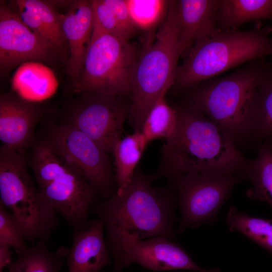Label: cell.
I'll list each match as a JSON object with an SVG mask.
<instances>
[{
    "label": "cell",
    "mask_w": 272,
    "mask_h": 272,
    "mask_svg": "<svg viewBox=\"0 0 272 272\" xmlns=\"http://www.w3.org/2000/svg\"><path fill=\"white\" fill-rule=\"evenodd\" d=\"M265 62L253 60L227 76L200 82L182 93V102L209 118L236 146L250 138L248 110Z\"/></svg>",
    "instance_id": "obj_3"
},
{
    "label": "cell",
    "mask_w": 272,
    "mask_h": 272,
    "mask_svg": "<svg viewBox=\"0 0 272 272\" xmlns=\"http://www.w3.org/2000/svg\"><path fill=\"white\" fill-rule=\"evenodd\" d=\"M152 181L137 167L123 190L95 208L106 230V242L114 263L139 241L173 236L176 194L172 189L154 186Z\"/></svg>",
    "instance_id": "obj_1"
},
{
    "label": "cell",
    "mask_w": 272,
    "mask_h": 272,
    "mask_svg": "<svg viewBox=\"0 0 272 272\" xmlns=\"http://www.w3.org/2000/svg\"><path fill=\"white\" fill-rule=\"evenodd\" d=\"M244 179L232 173L194 171L169 179L171 189L176 192L181 212L176 232L215 222L233 187Z\"/></svg>",
    "instance_id": "obj_9"
},
{
    "label": "cell",
    "mask_w": 272,
    "mask_h": 272,
    "mask_svg": "<svg viewBox=\"0 0 272 272\" xmlns=\"http://www.w3.org/2000/svg\"><path fill=\"white\" fill-rule=\"evenodd\" d=\"M132 22L139 30L152 31L165 19L170 1L126 0Z\"/></svg>",
    "instance_id": "obj_27"
},
{
    "label": "cell",
    "mask_w": 272,
    "mask_h": 272,
    "mask_svg": "<svg viewBox=\"0 0 272 272\" xmlns=\"http://www.w3.org/2000/svg\"><path fill=\"white\" fill-rule=\"evenodd\" d=\"M257 155L245 174L251 187L245 191L246 197L267 202L272 208V147L270 139L257 144Z\"/></svg>",
    "instance_id": "obj_23"
},
{
    "label": "cell",
    "mask_w": 272,
    "mask_h": 272,
    "mask_svg": "<svg viewBox=\"0 0 272 272\" xmlns=\"http://www.w3.org/2000/svg\"><path fill=\"white\" fill-rule=\"evenodd\" d=\"M26 241L20 222L0 202V244L13 247L18 253L27 248Z\"/></svg>",
    "instance_id": "obj_28"
},
{
    "label": "cell",
    "mask_w": 272,
    "mask_h": 272,
    "mask_svg": "<svg viewBox=\"0 0 272 272\" xmlns=\"http://www.w3.org/2000/svg\"><path fill=\"white\" fill-rule=\"evenodd\" d=\"M221 0L171 1L177 28L181 55L196 43L217 30V19Z\"/></svg>",
    "instance_id": "obj_15"
},
{
    "label": "cell",
    "mask_w": 272,
    "mask_h": 272,
    "mask_svg": "<svg viewBox=\"0 0 272 272\" xmlns=\"http://www.w3.org/2000/svg\"><path fill=\"white\" fill-rule=\"evenodd\" d=\"M37 103L14 92L0 97V140L3 145L23 154L33 142L35 125L43 113Z\"/></svg>",
    "instance_id": "obj_14"
},
{
    "label": "cell",
    "mask_w": 272,
    "mask_h": 272,
    "mask_svg": "<svg viewBox=\"0 0 272 272\" xmlns=\"http://www.w3.org/2000/svg\"><path fill=\"white\" fill-rule=\"evenodd\" d=\"M69 250L61 246L50 251L46 241L39 240L17 253L16 259L8 266V272H60Z\"/></svg>",
    "instance_id": "obj_22"
},
{
    "label": "cell",
    "mask_w": 272,
    "mask_h": 272,
    "mask_svg": "<svg viewBox=\"0 0 272 272\" xmlns=\"http://www.w3.org/2000/svg\"><path fill=\"white\" fill-rule=\"evenodd\" d=\"M130 108L129 96L79 95L69 105L64 122L80 130L107 153L113 155L121 139Z\"/></svg>",
    "instance_id": "obj_10"
},
{
    "label": "cell",
    "mask_w": 272,
    "mask_h": 272,
    "mask_svg": "<svg viewBox=\"0 0 272 272\" xmlns=\"http://www.w3.org/2000/svg\"><path fill=\"white\" fill-rule=\"evenodd\" d=\"M250 139L257 144L272 138V62H265L248 113Z\"/></svg>",
    "instance_id": "obj_20"
},
{
    "label": "cell",
    "mask_w": 272,
    "mask_h": 272,
    "mask_svg": "<svg viewBox=\"0 0 272 272\" xmlns=\"http://www.w3.org/2000/svg\"><path fill=\"white\" fill-rule=\"evenodd\" d=\"M270 144L272 147V138L270 139Z\"/></svg>",
    "instance_id": "obj_31"
},
{
    "label": "cell",
    "mask_w": 272,
    "mask_h": 272,
    "mask_svg": "<svg viewBox=\"0 0 272 272\" xmlns=\"http://www.w3.org/2000/svg\"><path fill=\"white\" fill-rule=\"evenodd\" d=\"M272 18V0H221L217 28L238 29L251 21Z\"/></svg>",
    "instance_id": "obj_21"
},
{
    "label": "cell",
    "mask_w": 272,
    "mask_h": 272,
    "mask_svg": "<svg viewBox=\"0 0 272 272\" xmlns=\"http://www.w3.org/2000/svg\"><path fill=\"white\" fill-rule=\"evenodd\" d=\"M181 56L177 28L170 1L167 17L154 39L146 43L133 71L128 122L141 131L151 109L173 85Z\"/></svg>",
    "instance_id": "obj_5"
},
{
    "label": "cell",
    "mask_w": 272,
    "mask_h": 272,
    "mask_svg": "<svg viewBox=\"0 0 272 272\" xmlns=\"http://www.w3.org/2000/svg\"><path fill=\"white\" fill-rule=\"evenodd\" d=\"M45 139L105 199L117 192L108 154L73 125L53 124Z\"/></svg>",
    "instance_id": "obj_11"
},
{
    "label": "cell",
    "mask_w": 272,
    "mask_h": 272,
    "mask_svg": "<svg viewBox=\"0 0 272 272\" xmlns=\"http://www.w3.org/2000/svg\"><path fill=\"white\" fill-rule=\"evenodd\" d=\"M63 53L36 34L17 12L1 2L0 71L4 75L28 61L55 62Z\"/></svg>",
    "instance_id": "obj_12"
},
{
    "label": "cell",
    "mask_w": 272,
    "mask_h": 272,
    "mask_svg": "<svg viewBox=\"0 0 272 272\" xmlns=\"http://www.w3.org/2000/svg\"><path fill=\"white\" fill-rule=\"evenodd\" d=\"M10 246L0 244V272L12 262L11 252Z\"/></svg>",
    "instance_id": "obj_30"
},
{
    "label": "cell",
    "mask_w": 272,
    "mask_h": 272,
    "mask_svg": "<svg viewBox=\"0 0 272 272\" xmlns=\"http://www.w3.org/2000/svg\"><path fill=\"white\" fill-rule=\"evenodd\" d=\"M140 52L128 40L106 33L93 34L81 77L73 92L130 97Z\"/></svg>",
    "instance_id": "obj_8"
},
{
    "label": "cell",
    "mask_w": 272,
    "mask_h": 272,
    "mask_svg": "<svg viewBox=\"0 0 272 272\" xmlns=\"http://www.w3.org/2000/svg\"><path fill=\"white\" fill-rule=\"evenodd\" d=\"M270 54L272 55V46H271V48Z\"/></svg>",
    "instance_id": "obj_32"
},
{
    "label": "cell",
    "mask_w": 272,
    "mask_h": 272,
    "mask_svg": "<svg viewBox=\"0 0 272 272\" xmlns=\"http://www.w3.org/2000/svg\"><path fill=\"white\" fill-rule=\"evenodd\" d=\"M91 2L93 15L92 35L106 33L124 39L116 17L107 1L93 0Z\"/></svg>",
    "instance_id": "obj_29"
},
{
    "label": "cell",
    "mask_w": 272,
    "mask_h": 272,
    "mask_svg": "<svg viewBox=\"0 0 272 272\" xmlns=\"http://www.w3.org/2000/svg\"><path fill=\"white\" fill-rule=\"evenodd\" d=\"M30 165L47 202L74 230L86 227L95 188L45 139L33 147Z\"/></svg>",
    "instance_id": "obj_6"
},
{
    "label": "cell",
    "mask_w": 272,
    "mask_h": 272,
    "mask_svg": "<svg viewBox=\"0 0 272 272\" xmlns=\"http://www.w3.org/2000/svg\"><path fill=\"white\" fill-rule=\"evenodd\" d=\"M270 30L258 26L244 31L217 29L211 37L193 45L178 65L172 86L173 92L182 93L229 69L270 55Z\"/></svg>",
    "instance_id": "obj_4"
},
{
    "label": "cell",
    "mask_w": 272,
    "mask_h": 272,
    "mask_svg": "<svg viewBox=\"0 0 272 272\" xmlns=\"http://www.w3.org/2000/svg\"><path fill=\"white\" fill-rule=\"evenodd\" d=\"M148 144L141 131H134L121 139L116 145L113 155L117 192L123 190L130 182Z\"/></svg>",
    "instance_id": "obj_24"
},
{
    "label": "cell",
    "mask_w": 272,
    "mask_h": 272,
    "mask_svg": "<svg viewBox=\"0 0 272 272\" xmlns=\"http://www.w3.org/2000/svg\"><path fill=\"white\" fill-rule=\"evenodd\" d=\"M104 226L98 219L81 229L74 230L67 255L69 272H99L110 262L103 236Z\"/></svg>",
    "instance_id": "obj_17"
},
{
    "label": "cell",
    "mask_w": 272,
    "mask_h": 272,
    "mask_svg": "<svg viewBox=\"0 0 272 272\" xmlns=\"http://www.w3.org/2000/svg\"><path fill=\"white\" fill-rule=\"evenodd\" d=\"M62 29L69 49L66 72L73 87L80 80L92 40L93 15L91 1L71 2L63 15Z\"/></svg>",
    "instance_id": "obj_16"
},
{
    "label": "cell",
    "mask_w": 272,
    "mask_h": 272,
    "mask_svg": "<svg viewBox=\"0 0 272 272\" xmlns=\"http://www.w3.org/2000/svg\"><path fill=\"white\" fill-rule=\"evenodd\" d=\"M177 122L176 111L167 103L164 95L150 111L141 131L149 143L158 139L167 140L175 131Z\"/></svg>",
    "instance_id": "obj_26"
},
{
    "label": "cell",
    "mask_w": 272,
    "mask_h": 272,
    "mask_svg": "<svg viewBox=\"0 0 272 272\" xmlns=\"http://www.w3.org/2000/svg\"><path fill=\"white\" fill-rule=\"evenodd\" d=\"M133 263L156 271L183 269L220 272L217 268L208 269L200 267L180 245L164 236L135 242L114 263V268L116 272H121Z\"/></svg>",
    "instance_id": "obj_13"
},
{
    "label": "cell",
    "mask_w": 272,
    "mask_h": 272,
    "mask_svg": "<svg viewBox=\"0 0 272 272\" xmlns=\"http://www.w3.org/2000/svg\"><path fill=\"white\" fill-rule=\"evenodd\" d=\"M0 202L20 222L26 241L45 240L58 225L57 212L37 189L23 154L0 149Z\"/></svg>",
    "instance_id": "obj_7"
},
{
    "label": "cell",
    "mask_w": 272,
    "mask_h": 272,
    "mask_svg": "<svg viewBox=\"0 0 272 272\" xmlns=\"http://www.w3.org/2000/svg\"><path fill=\"white\" fill-rule=\"evenodd\" d=\"M15 3V10L27 26L56 50L65 51L68 44L62 29L63 15L46 1L17 0Z\"/></svg>",
    "instance_id": "obj_18"
},
{
    "label": "cell",
    "mask_w": 272,
    "mask_h": 272,
    "mask_svg": "<svg viewBox=\"0 0 272 272\" xmlns=\"http://www.w3.org/2000/svg\"><path fill=\"white\" fill-rule=\"evenodd\" d=\"M58 85L53 71L45 64L37 61L21 64L11 79L13 92L22 99L34 103L51 97Z\"/></svg>",
    "instance_id": "obj_19"
},
{
    "label": "cell",
    "mask_w": 272,
    "mask_h": 272,
    "mask_svg": "<svg viewBox=\"0 0 272 272\" xmlns=\"http://www.w3.org/2000/svg\"><path fill=\"white\" fill-rule=\"evenodd\" d=\"M225 222L230 230L242 233L272 254V220L248 216L231 206Z\"/></svg>",
    "instance_id": "obj_25"
},
{
    "label": "cell",
    "mask_w": 272,
    "mask_h": 272,
    "mask_svg": "<svg viewBox=\"0 0 272 272\" xmlns=\"http://www.w3.org/2000/svg\"><path fill=\"white\" fill-rule=\"evenodd\" d=\"M174 107L177 125L160 148L159 165L151 179H169L192 171L232 173L245 179L250 160L226 134L189 105L182 102Z\"/></svg>",
    "instance_id": "obj_2"
}]
</instances>
